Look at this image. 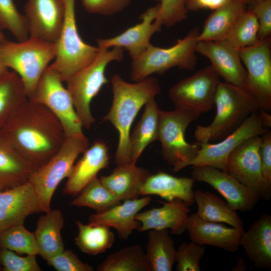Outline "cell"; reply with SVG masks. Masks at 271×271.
I'll use <instances>...</instances> for the list:
<instances>
[{
  "label": "cell",
  "instance_id": "1",
  "mask_svg": "<svg viewBox=\"0 0 271 271\" xmlns=\"http://www.w3.org/2000/svg\"><path fill=\"white\" fill-rule=\"evenodd\" d=\"M0 132L36 169L50 159L65 138L63 128L54 114L45 105L29 99Z\"/></svg>",
  "mask_w": 271,
  "mask_h": 271
},
{
  "label": "cell",
  "instance_id": "2",
  "mask_svg": "<svg viewBox=\"0 0 271 271\" xmlns=\"http://www.w3.org/2000/svg\"><path fill=\"white\" fill-rule=\"evenodd\" d=\"M111 83L112 103L103 120L109 121L118 133L114 162L117 165L132 163L129 151L130 127L143 106L160 93L161 86L155 77L130 83L117 74L112 76Z\"/></svg>",
  "mask_w": 271,
  "mask_h": 271
},
{
  "label": "cell",
  "instance_id": "3",
  "mask_svg": "<svg viewBox=\"0 0 271 271\" xmlns=\"http://www.w3.org/2000/svg\"><path fill=\"white\" fill-rule=\"evenodd\" d=\"M216 114L208 125H198L194 137L199 143L224 139L253 112L260 109L256 99L245 88L220 82L216 93Z\"/></svg>",
  "mask_w": 271,
  "mask_h": 271
},
{
  "label": "cell",
  "instance_id": "4",
  "mask_svg": "<svg viewBox=\"0 0 271 271\" xmlns=\"http://www.w3.org/2000/svg\"><path fill=\"white\" fill-rule=\"evenodd\" d=\"M55 55V43L34 37L21 42L6 40L0 43L1 59L21 78L28 98Z\"/></svg>",
  "mask_w": 271,
  "mask_h": 271
},
{
  "label": "cell",
  "instance_id": "5",
  "mask_svg": "<svg viewBox=\"0 0 271 271\" xmlns=\"http://www.w3.org/2000/svg\"><path fill=\"white\" fill-rule=\"evenodd\" d=\"M99 49L96 58L91 63L66 81L76 112L83 127L87 129L95 121L90 109L91 101L109 82L105 74L106 67L113 61H121L123 59V51L121 48Z\"/></svg>",
  "mask_w": 271,
  "mask_h": 271
},
{
  "label": "cell",
  "instance_id": "6",
  "mask_svg": "<svg viewBox=\"0 0 271 271\" xmlns=\"http://www.w3.org/2000/svg\"><path fill=\"white\" fill-rule=\"evenodd\" d=\"M199 29L193 28L182 39L169 48H161L150 44L138 58L132 60L130 78L137 82L154 73L162 74L169 69L178 67L192 70L197 62L196 38Z\"/></svg>",
  "mask_w": 271,
  "mask_h": 271
},
{
  "label": "cell",
  "instance_id": "7",
  "mask_svg": "<svg viewBox=\"0 0 271 271\" xmlns=\"http://www.w3.org/2000/svg\"><path fill=\"white\" fill-rule=\"evenodd\" d=\"M87 137H65L59 150L32 173L29 182L37 195L41 212L51 210L53 195L60 182L70 175L78 157L88 147Z\"/></svg>",
  "mask_w": 271,
  "mask_h": 271
},
{
  "label": "cell",
  "instance_id": "8",
  "mask_svg": "<svg viewBox=\"0 0 271 271\" xmlns=\"http://www.w3.org/2000/svg\"><path fill=\"white\" fill-rule=\"evenodd\" d=\"M63 25L56 45L54 62L50 66L66 82L77 72L91 63L96 58L99 48L85 43L77 29L75 0H64Z\"/></svg>",
  "mask_w": 271,
  "mask_h": 271
},
{
  "label": "cell",
  "instance_id": "9",
  "mask_svg": "<svg viewBox=\"0 0 271 271\" xmlns=\"http://www.w3.org/2000/svg\"><path fill=\"white\" fill-rule=\"evenodd\" d=\"M270 127L271 116L268 112L257 110L219 142L199 143L200 147L196 156L184 163L181 170L188 166H206L227 172V161L230 154L246 140L261 136Z\"/></svg>",
  "mask_w": 271,
  "mask_h": 271
},
{
  "label": "cell",
  "instance_id": "10",
  "mask_svg": "<svg viewBox=\"0 0 271 271\" xmlns=\"http://www.w3.org/2000/svg\"><path fill=\"white\" fill-rule=\"evenodd\" d=\"M198 117L187 111L176 109L173 111L160 110L158 139L161 143L164 160L177 172L181 166L192 159L200 149L198 142H187L185 132L191 122Z\"/></svg>",
  "mask_w": 271,
  "mask_h": 271
},
{
  "label": "cell",
  "instance_id": "11",
  "mask_svg": "<svg viewBox=\"0 0 271 271\" xmlns=\"http://www.w3.org/2000/svg\"><path fill=\"white\" fill-rule=\"evenodd\" d=\"M63 82L59 73L49 65L28 99L47 107L59 120L65 137H85L70 94Z\"/></svg>",
  "mask_w": 271,
  "mask_h": 271
},
{
  "label": "cell",
  "instance_id": "12",
  "mask_svg": "<svg viewBox=\"0 0 271 271\" xmlns=\"http://www.w3.org/2000/svg\"><path fill=\"white\" fill-rule=\"evenodd\" d=\"M220 82L219 75L211 65L179 81L169 89V95L176 109L199 117L212 108Z\"/></svg>",
  "mask_w": 271,
  "mask_h": 271
},
{
  "label": "cell",
  "instance_id": "13",
  "mask_svg": "<svg viewBox=\"0 0 271 271\" xmlns=\"http://www.w3.org/2000/svg\"><path fill=\"white\" fill-rule=\"evenodd\" d=\"M270 42L269 37L239 50L247 72L245 89L256 99L260 109L267 112L271 110Z\"/></svg>",
  "mask_w": 271,
  "mask_h": 271
},
{
  "label": "cell",
  "instance_id": "14",
  "mask_svg": "<svg viewBox=\"0 0 271 271\" xmlns=\"http://www.w3.org/2000/svg\"><path fill=\"white\" fill-rule=\"evenodd\" d=\"M260 136L252 137L237 147L229 156L227 172L259 197L268 199L271 187L263 177L259 156Z\"/></svg>",
  "mask_w": 271,
  "mask_h": 271
},
{
  "label": "cell",
  "instance_id": "15",
  "mask_svg": "<svg viewBox=\"0 0 271 271\" xmlns=\"http://www.w3.org/2000/svg\"><path fill=\"white\" fill-rule=\"evenodd\" d=\"M192 168L191 178L194 181L204 182L212 186L236 211H251L260 199L253 190L228 172L206 166Z\"/></svg>",
  "mask_w": 271,
  "mask_h": 271
},
{
  "label": "cell",
  "instance_id": "16",
  "mask_svg": "<svg viewBox=\"0 0 271 271\" xmlns=\"http://www.w3.org/2000/svg\"><path fill=\"white\" fill-rule=\"evenodd\" d=\"M24 12L29 37L55 43L64 22V0H27Z\"/></svg>",
  "mask_w": 271,
  "mask_h": 271
},
{
  "label": "cell",
  "instance_id": "17",
  "mask_svg": "<svg viewBox=\"0 0 271 271\" xmlns=\"http://www.w3.org/2000/svg\"><path fill=\"white\" fill-rule=\"evenodd\" d=\"M41 212L36 192L28 182L0 190V234L12 227L24 225L26 218Z\"/></svg>",
  "mask_w": 271,
  "mask_h": 271
},
{
  "label": "cell",
  "instance_id": "18",
  "mask_svg": "<svg viewBox=\"0 0 271 271\" xmlns=\"http://www.w3.org/2000/svg\"><path fill=\"white\" fill-rule=\"evenodd\" d=\"M196 51L210 61L212 67L225 82L245 89L247 72L239 50L224 40L197 42Z\"/></svg>",
  "mask_w": 271,
  "mask_h": 271
},
{
  "label": "cell",
  "instance_id": "19",
  "mask_svg": "<svg viewBox=\"0 0 271 271\" xmlns=\"http://www.w3.org/2000/svg\"><path fill=\"white\" fill-rule=\"evenodd\" d=\"M159 4L151 7L140 16L142 22L132 26L119 35L109 38L97 39L100 48L119 47L128 51L132 60L140 56L151 44L150 40L156 32L160 31L162 25L157 22Z\"/></svg>",
  "mask_w": 271,
  "mask_h": 271
},
{
  "label": "cell",
  "instance_id": "20",
  "mask_svg": "<svg viewBox=\"0 0 271 271\" xmlns=\"http://www.w3.org/2000/svg\"><path fill=\"white\" fill-rule=\"evenodd\" d=\"M186 230L191 241L196 243L234 252L240 246L244 229L243 227H230L222 223L206 221L194 213L189 215Z\"/></svg>",
  "mask_w": 271,
  "mask_h": 271
},
{
  "label": "cell",
  "instance_id": "21",
  "mask_svg": "<svg viewBox=\"0 0 271 271\" xmlns=\"http://www.w3.org/2000/svg\"><path fill=\"white\" fill-rule=\"evenodd\" d=\"M109 163L108 148L102 141H96L83 153L67 178L63 193L77 195L100 171L108 167Z\"/></svg>",
  "mask_w": 271,
  "mask_h": 271
},
{
  "label": "cell",
  "instance_id": "22",
  "mask_svg": "<svg viewBox=\"0 0 271 271\" xmlns=\"http://www.w3.org/2000/svg\"><path fill=\"white\" fill-rule=\"evenodd\" d=\"M161 203V207L137 213L135 218L141 223L138 230L167 229L173 234H182L186 230L189 206L179 199Z\"/></svg>",
  "mask_w": 271,
  "mask_h": 271
},
{
  "label": "cell",
  "instance_id": "23",
  "mask_svg": "<svg viewBox=\"0 0 271 271\" xmlns=\"http://www.w3.org/2000/svg\"><path fill=\"white\" fill-rule=\"evenodd\" d=\"M151 200L150 196H144L123 201L103 212L91 215L89 223L112 227L116 230L119 238L126 240L141 226L140 222L135 218L136 215Z\"/></svg>",
  "mask_w": 271,
  "mask_h": 271
},
{
  "label": "cell",
  "instance_id": "24",
  "mask_svg": "<svg viewBox=\"0 0 271 271\" xmlns=\"http://www.w3.org/2000/svg\"><path fill=\"white\" fill-rule=\"evenodd\" d=\"M253 265L257 267H271V216L262 214L246 231L240 241Z\"/></svg>",
  "mask_w": 271,
  "mask_h": 271
},
{
  "label": "cell",
  "instance_id": "25",
  "mask_svg": "<svg viewBox=\"0 0 271 271\" xmlns=\"http://www.w3.org/2000/svg\"><path fill=\"white\" fill-rule=\"evenodd\" d=\"M194 181L191 177H177L159 171L149 176L140 189V195H157L167 201L179 199L189 206L195 203Z\"/></svg>",
  "mask_w": 271,
  "mask_h": 271
},
{
  "label": "cell",
  "instance_id": "26",
  "mask_svg": "<svg viewBox=\"0 0 271 271\" xmlns=\"http://www.w3.org/2000/svg\"><path fill=\"white\" fill-rule=\"evenodd\" d=\"M151 172L135 163L117 165L112 173L99 179L121 201L139 198L140 189Z\"/></svg>",
  "mask_w": 271,
  "mask_h": 271
},
{
  "label": "cell",
  "instance_id": "27",
  "mask_svg": "<svg viewBox=\"0 0 271 271\" xmlns=\"http://www.w3.org/2000/svg\"><path fill=\"white\" fill-rule=\"evenodd\" d=\"M35 169L0 132V186L7 188L26 183Z\"/></svg>",
  "mask_w": 271,
  "mask_h": 271
},
{
  "label": "cell",
  "instance_id": "28",
  "mask_svg": "<svg viewBox=\"0 0 271 271\" xmlns=\"http://www.w3.org/2000/svg\"><path fill=\"white\" fill-rule=\"evenodd\" d=\"M64 223L63 214L59 209H51L38 219L34 233L39 255L44 260L64 249L61 236Z\"/></svg>",
  "mask_w": 271,
  "mask_h": 271
},
{
  "label": "cell",
  "instance_id": "29",
  "mask_svg": "<svg viewBox=\"0 0 271 271\" xmlns=\"http://www.w3.org/2000/svg\"><path fill=\"white\" fill-rule=\"evenodd\" d=\"M160 109L155 98L147 102L141 119L129 137V151L132 163L137 161L146 147L158 139Z\"/></svg>",
  "mask_w": 271,
  "mask_h": 271
},
{
  "label": "cell",
  "instance_id": "30",
  "mask_svg": "<svg viewBox=\"0 0 271 271\" xmlns=\"http://www.w3.org/2000/svg\"><path fill=\"white\" fill-rule=\"evenodd\" d=\"M167 229H152L148 234L146 257L150 271H171L176 262L177 249Z\"/></svg>",
  "mask_w": 271,
  "mask_h": 271
},
{
  "label": "cell",
  "instance_id": "31",
  "mask_svg": "<svg viewBox=\"0 0 271 271\" xmlns=\"http://www.w3.org/2000/svg\"><path fill=\"white\" fill-rule=\"evenodd\" d=\"M246 7L238 0H231L214 10L205 21L202 30L196 38L197 42L225 40L234 23Z\"/></svg>",
  "mask_w": 271,
  "mask_h": 271
},
{
  "label": "cell",
  "instance_id": "32",
  "mask_svg": "<svg viewBox=\"0 0 271 271\" xmlns=\"http://www.w3.org/2000/svg\"><path fill=\"white\" fill-rule=\"evenodd\" d=\"M197 205V215L211 222L226 223L234 227H243V222L236 210L216 195L197 190L194 192Z\"/></svg>",
  "mask_w": 271,
  "mask_h": 271
},
{
  "label": "cell",
  "instance_id": "33",
  "mask_svg": "<svg viewBox=\"0 0 271 271\" xmlns=\"http://www.w3.org/2000/svg\"><path fill=\"white\" fill-rule=\"evenodd\" d=\"M28 99L23 82L15 72L9 70L0 75V131Z\"/></svg>",
  "mask_w": 271,
  "mask_h": 271
},
{
  "label": "cell",
  "instance_id": "34",
  "mask_svg": "<svg viewBox=\"0 0 271 271\" xmlns=\"http://www.w3.org/2000/svg\"><path fill=\"white\" fill-rule=\"evenodd\" d=\"M78 234L75 243L83 252L96 255L110 248L114 242V235L110 227L99 224H85L76 221Z\"/></svg>",
  "mask_w": 271,
  "mask_h": 271
},
{
  "label": "cell",
  "instance_id": "35",
  "mask_svg": "<svg viewBox=\"0 0 271 271\" xmlns=\"http://www.w3.org/2000/svg\"><path fill=\"white\" fill-rule=\"evenodd\" d=\"M98 271H150L145 252L139 244L123 247L110 254L97 266Z\"/></svg>",
  "mask_w": 271,
  "mask_h": 271
},
{
  "label": "cell",
  "instance_id": "36",
  "mask_svg": "<svg viewBox=\"0 0 271 271\" xmlns=\"http://www.w3.org/2000/svg\"><path fill=\"white\" fill-rule=\"evenodd\" d=\"M77 195L71 202V205L87 207L94 210L97 213L103 212L121 202L103 185L97 177Z\"/></svg>",
  "mask_w": 271,
  "mask_h": 271
},
{
  "label": "cell",
  "instance_id": "37",
  "mask_svg": "<svg viewBox=\"0 0 271 271\" xmlns=\"http://www.w3.org/2000/svg\"><path fill=\"white\" fill-rule=\"evenodd\" d=\"M259 24L257 18L249 9H245L238 17L225 41L238 50L257 43Z\"/></svg>",
  "mask_w": 271,
  "mask_h": 271
},
{
  "label": "cell",
  "instance_id": "38",
  "mask_svg": "<svg viewBox=\"0 0 271 271\" xmlns=\"http://www.w3.org/2000/svg\"><path fill=\"white\" fill-rule=\"evenodd\" d=\"M1 248L30 255L36 256L40 253L34 232L29 231L24 225L12 227L1 233Z\"/></svg>",
  "mask_w": 271,
  "mask_h": 271
},
{
  "label": "cell",
  "instance_id": "39",
  "mask_svg": "<svg viewBox=\"0 0 271 271\" xmlns=\"http://www.w3.org/2000/svg\"><path fill=\"white\" fill-rule=\"evenodd\" d=\"M0 29L9 31L18 41L29 37L27 20L19 12L13 0H0Z\"/></svg>",
  "mask_w": 271,
  "mask_h": 271
},
{
  "label": "cell",
  "instance_id": "40",
  "mask_svg": "<svg viewBox=\"0 0 271 271\" xmlns=\"http://www.w3.org/2000/svg\"><path fill=\"white\" fill-rule=\"evenodd\" d=\"M205 247L193 241L182 242L177 249L176 267L178 271H200L201 260Z\"/></svg>",
  "mask_w": 271,
  "mask_h": 271
},
{
  "label": "cell",
  "instance_id": "41",
  "mask_svg": "<svg viewBox=\"0 0 271 271\" xmlns=\"http://www.w3.org/2000/svg\"><path fill=\"white\" fill-rule=\"evenodd\" d=\"M159 2V11L155 21L162 26H173L187 18L186 0H155Z\"/></svg>",
  "mask_w": 271,
  "mask_h": 271
},
{
  "label": "cell",
  "instance_id": "42",
  "mask_svg": "<svg viewBox=\"0 0 271 271\" xmlns=\"http://www.w3.org/2000/svg\"><path fill=\"white\" fill-rule=\"evenodd\" d=\"M0 265L5 271H41L36 255L21 256L17 252L0 248Z\"/></svg>",
  "mask_w": 271,
  "mask_h": 271
},
{
  "label": "cell",
  "instance_id": "43",
  "mask_svg": "<svg viewBox=\"0 0 271 271\" xmlns=\"http://www.w3.org/2000/svg\"><path fill=\"white\" fill-rule=\"evenodd\" d=\"M49 266L57 271H93L94 268L83 262L72 250L65 249L46 260Z\"/></svg>",
  "mask_w": 271,
  "mask_h": 271
},
{
  "label": "cell",
  "instance_id": "44",
  "mask_svg": "<svg viewBox=\"0 0 271 271\" xmlns=\"http://www.w3.org/2000/svg\"><path fill=\"white\" fill-rule=\"evenodd\" d=\"M88 13L103 16H111L123 11L131 0H80Z\"/></svg>",
  "mask_w": 271,
  "mask_h": 271
},
{
  "label": "cell",
  "instance_id": "45",
  "mask_svg": "<svg viewBox=\"0 0 271 271\" xmlns=\"http://www.w3.org/2000/svg\"><path fill=\"white\" fill-rule=\"evenodd\" d=\"M250 10L257 19L259 24V40L270 37L271 0H256L249 6Z\"/></svg>",
  "mask_w": 271,
  "mask_h": 271
},
{
  "label": "cell",
  "instance_id": "46",
  "mask_svg": "<svg viewBox=\"0 0 271 271\" xmlns=\"http://www.w3.org/2000/svg\"><path fill=\"white\" fill-rule=\"evenodd\" d=\"M259 152L263 177L271 187V131L269 129L260 136Z\"/></svg>",
  "mask_w": 271,
  "mask_h": 271
},
{
  "label": "cell",
  "instance_id": "47",
  "mask_svg": "<svg viewBox=\"0 0 271 271\" xmlns=\"http://www.w3.org/2000/svg\"><path fill=\"white\" fill-rule=\"evenodd\" d=\"M231 0H187L186 6L188 11L202 9L215 10L227 4Z\"/></svg>",
  "mask_w": 271,
  "mask_h": 271
},
{
  "label": "cell",
  "instance_id": "48",
  "mask_svg": "<svg viewBox=\"0 0 271 271\" xmlns=\"http://www.w3.org/2000/svg\"><path fill=\"white\" fill-rule=\"evenodd\" d=\"M9 71V69L5 65L0 57V75Z\"/></svg>",
  "mask_w": 271,
  "mask_h": 271
},
{
  "label": "cell",
  "instance_id": "49",
  "mask_svg": "<svg viewBox=\"0 0 271 271\" xmlns=\"http://www.w3.org/2000/svg\"><path fill=\"white\" fill-rule=\"evenodd\" d=\"M240 2L244 4L247 6L252 4L256 0H238Z\"/></svg>",
  "mask_w": 271,
  "mask_h": 271
},
{
  "label": "cell",
  "instance_id": "50",
  "mask_svg": "<svg viewBox=\"0 0 271 271\" xmlns=\"http://www.w3.org/2000/svg\"><path fill=\"white\" fill-rule=\"evenodd\" d=\"M7 39H6L4 34L3 33L2 30L0 29V43H3Z\"/></svg>",
  "mask_w": 271,
  "mask_h": 271
},
{
  "label": "cell",
  "instance_id": "51",
  "mask_svg": "<svg viewBox=\"0 0 271 271\" xmlns=\"http://www.w3.org/2000/svg\"><path fill=\"white\" fill-rule=\"evenodd\" d=\"M4 189L3 187H2L1 186H0V190L2 189Z\"/></svg>",
  "mask_w": 271,
  "mask_h": 271
},
{
  "label": "cell",
  "instance_id": "52",
  "mask_svg": "<svg viewBox=\"0 0 271 271\" xmlns=\"http://www.w3.org/2000/svg\"><path fill=\"white\" fill-rule=\"evenodd\" d=\"M2 269L1 266L0 265V270Z\"/></svg>",
  "mask_w": 271,
  "mask_h": 271
},
{
  "label": "cell",
  "instance_id": "53",
  "mask_svg": "<svg viewBox=\"0 0 271 271\" xmlns=\"http://www.w3.org/2000/svg\"><path fill=\"white\" fill-rule=\"evenodd\" d=\"M187 1V0H186V1Z\"/></svg>",
  "mask_w": 271,
  "mask_h": 271
}]
</instances>
